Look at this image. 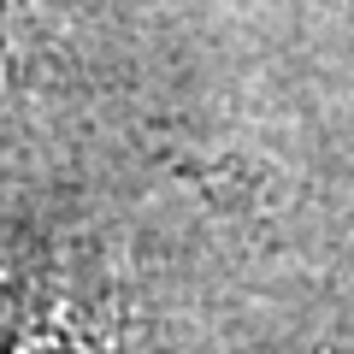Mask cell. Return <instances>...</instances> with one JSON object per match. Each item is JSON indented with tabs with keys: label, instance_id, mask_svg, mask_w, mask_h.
Wrapping results in <instances>:
<instances>
[{
	"label": "cell",
	"instance_id": "cell-1",
	"mask_svg": "<svg viewBox=\"0 0 354 354\" xmlns=\"http://www.w3.org/2000/svg\"><path fill=\"white\" fill-rule=\"evenodd\" d=\"M0 24H6V0H0Z\"/></svg>",
	"mask_w": 354,
	"mask_h": 354
}]
</instances>
